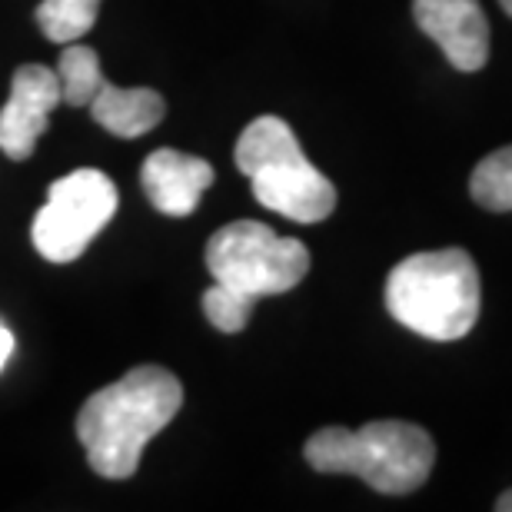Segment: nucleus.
<instances>
[{"label":"nucleus","instance_id":"f3484780","mask_svg":"<svg viewBox=\"0 0 512 512\" xmlns=\"http://www.w3.org/2000/svg\"><path fill=\"white\" fill-rule=\"evenodd\" d=\"M499 7H503V10H506V14L512 17V0H499Z\"/></svg>","mask_w":512,"mask_h":512},{"label":"nucleus","instance_id":"9b49d317","mask_svg":"<svg viewBox=\"0 0 512 512\" xmlns=\"http://www.w3.org/2000/svg\"><path fill=\"white\" fill-rule=\"evenodd\" d=\"M57 80H60V104L87 107L100 90V84H104L97 50L80 44V40L64 44V54L57 60Z\"/></svg>","mask_w":512,"mask_h":512},{"label":"nucleus","instance_id":"39448f33","mask_svg":"<svg viewBox=\"0 0 512 512\" xmlns=\"http://www.w3.org/2000/svg\"><path fill=\"white\" fill-rule=\"evenodd\" d=\"M207 270L213 283L256 303L263 296L290 293L310 273V250L303 240L280 237L266 223L237 220L210 237Z\"/></svg>","mask_w":512,"mask_h":512},{"label":"nucleus","instance_id":"2eb2a0df","mask_svg":"<svg viewBox=\"0 0 512 512\" xmlns=\"http://www.w3.org/2000/svg\"><path fill=\"white\" fill-rule=\"evenodd\" d=\"M10 356H14V333H10L4 323H0V370L7 366Z\"/></svg>","mask_w":512,"mask_h":512},{"label":"nucleus","instance_id":"dca6fc26","mask_svg":"<svg viewBox=\"0 0 512 512\" xmlns=\"http://www.w3.org/2000/svg\"><path fill=\"white\" fill-rule=\"evenodd\" d=\"M496 509L499 512H512V489H506V493L496 499Z\"/></svg>","mask_w":512,"mask_h":512},{"label":"nucleus","instance_id":"f8f14e48","mask_svg":"<svg viewBox=\"0 0 512 512\" xmlns=\"http://www.w3.org/2000/svg\"><path fill=\"white\" fill-rule=\"evenodd\" d=\"M100 4H104V0H44V4L34 10V20L47 40L70 44V40H80L94 27Z\"/></svg>","mask_w":512,"mask_h":512},{"label":"nucleus","instance_id":"0eeeda50","mask_svg":"<svg viewBox=\"0 0 512 512\" xmlns=\"http://www.w3.org/2000/svg\"><path fill=\"white\" fill-rule=\"evenodd\" d=\"M60 104L57 70L44 64H24L14 70L10 97L0 110V150L10 160H27L34 153L40 133L47 130L50 114Z\"/></svg>","mask_w":512,"mask_h":512},{"label":"nucleus","instance_id":"423d86ee","mask_svg":"<svg viewBox=\"0 0 512 512\" xmlns=\"http://www.w3.org/2000/svg\"><path fill=\"white\" fill-rule=\"evenodd\" d=\"M117 187L100 170H74L47 190L30 227L37 253L50 263H70L84 253L117 213Z\"/></svg>","mask_w":512,"mask_h":512},{"label":"nucleus","instance_id":"6e6552de","mask_svg":"<svg viewBox=\"0 0 512 512\" xmlns=\"http://www.w3.org/2000/svg\"><path fill=\"white\" fill-rule=\"evenodd\" d=\"M413 20L436 40L459 74H476L489 60V20L479 0H413Z\"/></svg>","mask_w":512,"mask_h":512},{"label":"nucleus","instance_id":"9d476101","mask_svg":"<svg viewBox=\"0 0 512 512\" xmlns=\"http://www.w3.org/2000/svg\"><path fill=\"white\" fill-rule=\"evenodd\" d=\"M90 114L104 130L114 137H143L160 124L167 114V104L157 90L150 87H114L110 80L100 84V90L90 100Z\"/></svg>","mask_w":512,"mask_h":512},{"label":"nucleus","instance_id":"1a4fd4ad","mask_svg":"<svg viewBox=\"0 0 512 512\" xmlns=\"http://www.w3.org/2000/svg\"><path fill=\"white\" fill-rule=\"evenodd\" d=\"M213 183V167L190 153L160 147L143 160L140 187L147 200L167 217H190Z\"/></svg>","mask_w":512,"mask_h":512},{"label":"nucleus","instance_id":"20e7f679","mask_svg":"<svg viewBox=\"0 0 512 512\" xmlns=\"http://www.w3.org/2000/svg\"><path fill=\"white\" fill-rule=\"evenodd\" d=\"M237 167L250 177L253 197L293 223H320L336 210V187L306 160L290 124L256 117L237 140Z\"/></svg>","mask_w":512,"mask_h":512},{"label":"nucleus","instance_id":"f03ea898","mask_svg":"<svg viewBox=\"0 0 512 512\" xmlns=\"http://www.w3.org/2000/svg\"><path fill=\"white\" fill-rule=\"evenodd\" d=\"M303 456L323 476H356L383 496H406L433 473L436 443L406 419H376L363 429H320L306 439Z\"/></svg>","mask_w":512,"mask_h":512},{"label":"nucleus","instance_id":"7ed1b4c3","mask_svg":"<svg viewBox=\"0 0 512 512\" xmlns=\"http://www.w3.org/2000/svg\"><path fill=\"white\" fill-rule=\"evenodd\" d=\"M476 260L466 250H426L399 260L386 276V310L423 340L453 343L479 320Z\"/></svg>","mask_w":512,"mask_h":512},{"label":"nucleus","instance_id":"4468645a","mask_svg":"<svg viewBox=\"0 0 512 512\" xmlns=\"http://www.w3.org/2000/svg\"><path fill=\"white\" fill-rule=\"evenodd\" d=\"M203 313H207V320L217 326L220 333H240V330H247V323L253 316V300L217 283L203 293Z\"/></svg>","mask_w":512,"mask_h":512},{"label":"nucleus","instance_id":"f257e3e1","mask_svg":"<svg viewBox=\"0 0 512 512\" xmlns=\"http://www.w3.org/2000/svg\"><path fill=\"white\" fill-rule=\"evenodd\" d=\"M183 406V386L163 366H137L97 389L77 413V436L87 463L104 479H130L140 456Z\"/></svg>","mask_w":512,"mask_h":512},{"label":"nucleus","instance_id":"ddd939ff","mask_svg":"<svg viewBox=\"0 0 512 512\" xmlns=\"http://www.w3.org/2000/svg\"><path fill=\"white\" fill-rule=\"evenodd\" d=\"M469 197L483 210L509 213L512 210V143L493 150L489 157L476 163L469 177Z\"/></svg>","mask_w":512,"mask_h":512}]
</instances>
